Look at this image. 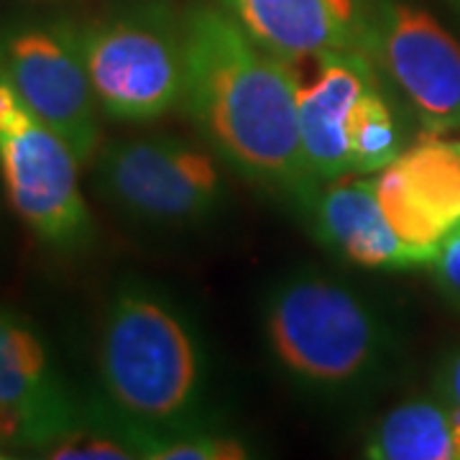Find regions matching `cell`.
<instances>
[{
    "mask_svg": "<svg viewBox=\"0 0 460 460\" xmlns=\"http://www.w3.org/2000/svg\"><path fill=\"white\" fill-rule=\"evenodd\" d=\"M366 54L428 136L460 133V41L411 0H378Z\"/></svg>",
    "mask_w": 460,
    "mask_h": 460,
    "instance_id": "obj_8",
    "label": "cell"
},
{
    "mask_svg": "<svg viewBox=\"0 0 460 460\" xmlns=\"http://www.w3.org/2000/svg\"><path fill=\"white\" fill-rule=\"evenodd\" d=\"M429 271L438 292L460 313V223L443 238Z\"/></svg>",
    "mask_w": 460,
    "mask_h": 460,
    "instance_id": "obj_17",
    "label": "cell"
},
{
    "mask_svg": "<svg viewBox=\"0 0 460 460\" xmlns=\"http://www.w3.org/2000/svg\"><path fill=\"white\" fill-rule=\"evenodd\" d=\"M317 238L345 263L371 271H404L425 266L392 228L381 210L371 177L350 174L317 181L296 205Z\"/></svg>",
    "mask_w": 460,
    "mask_h": 460,
    "instance_id": "obj_13",
    "label": "cell"
},
{
    "mask_svg": "<svg viewBox=\"0 0 460 460\" xmlns=\"http://www.w3.org/2000/svg\"><path fill=\"white\" fill-rule=\"evenodd\" d=\"M100 113L151 123L181 108L187 49L174 0H118L80 26Z\"/></svg>",
    "mask_w": 460,
    "mask_h": 460,
    "instance_id": "obj_4",
    "label": "cell"
},
{
    "mask_svg": "<svg viewBox=\"0 0 460 460\" xmlns=\"http://www.w3.org/2000/svg\"><path fill=\"white\" fill-rule=\"evenodd\" d=\"M181 18V111L199 141L235 177L299 205L317 181L302 154L295 65L263 49L217 3L195 0Z\"/></svg>",
    "mask_w": 460,
    "mask_h": 460,
    "instance_id": "obj_1",
    "label": "cell"
},
{
    "mask_svg": "<svg viewBox=\"0 0 460 460\" xmlns=\"http://www.w3.org/2000/svg\"><path fill=\"white\" fill-rule=\"evenodd\" d=\"M263 49L296 65L325 51H366L378 0H215Z\"/></svg>",
    "mask_w": 460,
    "mask_h": 460,
    "instance_id": "obj_12",
    "label": "cell"
},
{
    "mask_svg": "<svg viewBox=\"0 0 460 460\" xmlns=\"http://www.w3.org/2000/svg\"><path fill=\"white\" fill-rule=\"evenodd\" d=\"M80 159L23 102L0 69V177L11 208L44 246L83 251L95 235Z\"/></svg>",
    "mask_w": 460,
    "mask_h": 460,
    "instance_id": "obj_6",
    "label": "cell"
},
{
    "mask_svg": "<svg viewBox=\"0 0 460 460\" xmlns=\"http://www.w3.org/2000/svg\"><path fill=\"white\" fill-rule=\"evenodd\" d=\"M138 458L146 460H246L251 447L235 432L215 420L166 429V432H138L131 429Z\"/></svg>",
    "mask_w": 460,
    "mask_h": 460,
    "instance_id": "obj_16",
    "label": "cell"
},
{
    "mask_svg": "<svg viewBox=\"0 0 460 460\" xmlns=\"http://www.w3.org/2000/svg\"><path fill=\"white\" fill-rule=\"evenodd\" d=\"M95 190L113 210L138 226L184 230L226 208V164L202 141L172 133L118 138L100 146Z\"/></svg>",
    "mask_w": 460,
    "mask_h": 460,
    "instance_id": "obj_5",
    "label": "cell"
},
{
    "mask_svg": "<svg viewBox=\"0 0 460 460\" xmlns=\"http://www.w3.org/2000/svg\"><path fill=\"white\" fill-rule=\"evenodd\" d=\"M404 123L394 100L384 90V77L374 83L356 102L348 120V154L353 174H376L404 151Z\"/></svg>",
    "mask_w": 460,
    "mask_h": 460,
    "instance_id": "obj_15",
    "label": "cell"
},
{
    "mask_svg": "<svg viewBox=\"0 0 460 460\" xmlns=\"http://www.w3.org/2000/svg\"><path fill=\"white\" fill-rule=\"evenodd\" d=\"M368 177L396 235L429 266L460 223V141L429 136Z\"/></svg>",
    "mask_w": 460,
    "mask_h": 460,
    "instance_id": "obj_10",
    "label": "cell"
},
{
    "mask_svg": "<svg viewBox=\"0 0 460 460\" xmlns=\"http://www.w3.org/2000/svg\"><path fill=\"white\" fill-rule=\"evenodd\" d=\"M450 3H453V8L460 13V0H450Z\"/></svg>",
    "mask_w": 460,
    "mask_h": 460,
    "instance_id": "obj_19",
    "label": "cell"
},
{
    "mask_svg": "<svg viewBox=\"0 0 460 460\" xmlns=\"http://www.w3.org/2000/svg\"><path fill=\"white\" fill-rule=\"evenodd\" d=\"M259 330L281 381L330 407L371 399L402 358L399 330L376 296L313 266L271 281Z\"/></svg>",
    "mask_w": 460,
    "mask_h": 460,
    "instance_id": "obj_2",
    "label": "cell"
},
{
    "mask_svg": "<svg viewBox=\"0 0 460 460\" xmlns=\"http://www.w3.org/2000/svg\"><path fill=\"white\" fill-rule=\"evenodd\" d=\"M435 392L447 399L450 404L460 407V345L445 356L435 376Z\"/></svg>",
    "mask_w": 460,
    "mask_h": 460,
    "instance_id": "obj_18",
    "label": "cell"
},
{
    "mask_svg": "<svg viewBox=\"0 0 460 460\" xmlns=\"http://www.w3.org/2000/svg\"><path fill=\"white\" fill-rule=\"evenodd\" d=\"M0 69L23 102L65 138L80 164L100 148V105L72 21H18L0 26Z\"/></svg>",
    "mask_w": 460,
    "mask_h": 460,
    "instance_id": "obj_7",
    "label": "cell"
},
{
    "mask_svg": "<svg viewBox=\"0 0 460 460\" xmlns=\"http://www.w3.org/2000/svg\"><path fill=\"white\" fill-rule=\"evenodd\" d=\"M371 460H458L453 404L435 396H411L381 414L363 440Z\"/></svg>",
    "mask_w": 460,
    "mask_h": 460,
    "instance_id": "obj_14",
    "label": "cell"
},
{
    "mask_svg": "<svg viewBox=\"0 0 460 460\" xmlns=\"http://www.w3.org/2000/svg\"><path fill=\"white\" fill-rule=\"evenodd\" d=\"M80 417L83 407L57 376L36 330L18 314L0 310V443L41 453Z\"/></svg>",
    "mask_w": 460,
    "mask_h": 460,
    "instance_id": "obj_9",
    "label": "cell"
},
{
    "mask_svg": "<svg viewBox=\"0 0 460 460\" xmlns=\"http://www.w3.org/2000/svg\"><path fill=\"white\" fill-rule=\"evenodd\" d=\"M102 404L138 432L215 420L210 358L195 320L174 296L126 279L108 302L100 332Z\"/></svg>",
    "mask_w": 460,
    "mask_h": 460,
    "instance_id": "obj_3",
    "label": "cell"
},
{
    "mask_svg": "<svg viewBox=\"0 0 460 460\" xmlns=\"http://www.w3.org/2000/svg\"><path fill=\"white\" fill-rule=\"evenodd\" d=\"M296 115L307 172L314 181L353 174L348 120L356 102L381 80L366 51H325L296 62Z\"/></svg>",
    "mask_w": 460,
    "mask_h": 460,
    "instance_id": "obj_11",
    "label": "cell"
}]
</instances>
